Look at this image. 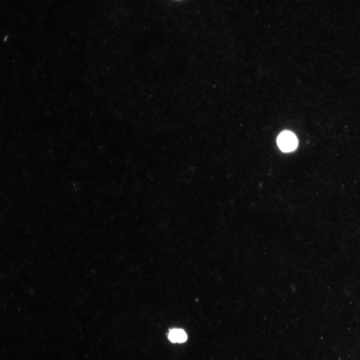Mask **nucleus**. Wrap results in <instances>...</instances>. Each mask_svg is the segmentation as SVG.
I'll return each instance as SVG.
<instances>
[{
  "label": "nucleus",
  "instance_id": "f257e3e1",
  "mask_svg": "<svg viewBox=\"0 0 360 360\" xmlns=\"http://www.w3.org/2000/svg\"><path fill=\"white\" fill-rule=\"evenodd\" d=\"M277 143L282 151L290 152L297 148L298 141L294 133L290 131H284L278 136Z\"/></svg>",
  "mask_w": 360,
  "mask_h": 360
},
{
  "label": "nucleus",
  "instance_id": "f03ea898",
  "mask_svg": "<svg viewBox=\"0 0 360 360\" xmlns=\"http://www.w3.org/2000/svg\"><path fill=\"white\" fill-rule=\"evenodd\" d=\"M169 339L173 343H184L187 340V335L182 329H174L168 334Z\"/></svg>",
  "mask_w": 360,
  "mask_h": 360
}]
</instances>
